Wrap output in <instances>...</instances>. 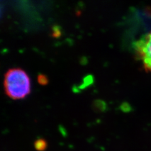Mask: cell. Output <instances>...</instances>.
<instances>
[{"label": "cell", "instance_id": "cell-1", "mask_svg": "<svg viewBox=\"0 0 151 151\" xmlns=\"http://www.w3.org/2000/svg\"><path fill=\"white\" fill-rule=\"evenodd\" d=\"M4 88L9 98L13 100L23 99L30 92V78L23 69H11L4 76Z\"/></svg>", "mask_w": 151, "mask_h": 151}, {"label": "cell", "instance_id": "cell-2", "mask_svg": "<svg viewBox=\"0 0 151 151\" xmlns=\"http://www.w3.org/2000/svg\"><path fill=\"white\" fill-rule=\"evenodd\" d=\"M135 50L145 69L151 72V32L142 37L135 44Z\"/></svg>", "mask_w": 151, "mask_h": 151}, {"label": "cell", "instance_id": "cell-3", "mask_svg": "<svg viewBox=\"0 0 151 151\" xmlns=\"http://www.w3.org/2000/svg\"><path fill=\"white\" fill-rule=\"evenodd\" d=\"M47 147L46 142L43 139H39L35 141V147L39 151H43Z\"/></svg>", "mask_w": 151, "mask_h": 151}, {"label": "cell", "instance_id": "cell-4", "mask_svg": "<svg viewBox=\"0 0 151 151\" xmlns=\"http://www.w3.org/2000/svg\"><path fill=\"white\" fill-rule=\"evenodd\" d=\"M38 80H39V83L41 84H46L47 83V79L44 75H40L38 78Z\"/></svg>", "mask_w": 151, "mask_h": 151}]
</instances>
